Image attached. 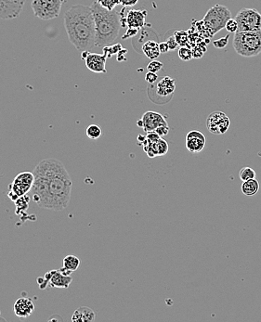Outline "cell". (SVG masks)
Masks as SVG:
<instances>
[{"instance_id": "obj_1", "label": "cell", "mask_w": 261, "mask_h": 322, "mask_svg": "<svg viewBox=\"0 0 261 322\" xmlns=\"http://www.w3.org/2000/svg\"><path fill=\"white\" fill-rule=\"evenodd\" d=\"M33 173L31 193L39 207L57 212L68 207L73 181L62 162L54 158L42 160Z\"/></svg>"}, {"instance_id": "obj_2", "label": "cell", "mask_w": 261, "mask_h": 322, "mask_svg": "<svg viewBox=\"0 0 261 322\" xmlns=\"http://www.w3.org/2000/svg\"><path fill=\"white\" fill-rule=\"evenodd\" d=\"M63 23L69 41L78 51H91L96 46L95 20L91 7H71L64 14Z\"/></svg>"}, {"instance_id": "obj_3", "label": "cell", "mask_w": 261, "mask_h": 322, "mask_svg": "<svg viewBox=\"0 0 261 322\" xmlns=\"http://www.w3.org/2000/svg\"><path fill=\"white\" fill-rule=\"evenodd\" d=\"M91 7L95 20L96 46L102 48L114 44L122 26L120 12L106 10L98 1L93 2Z\"/></svg>"}, {"instance_id": "obj_4", "label": "cell", "mask_w": 261, "mask_h": 322, "mask_svg": "<svg viewBox=\"0 0 261 322\" xmlns=\"http://www.w3.org/2000/svg\"><path fill=\"white\" fill-rule=\"evenodd\" d=\"M233 46L242 57H255L261 53V32L237 31Z\"/></svg>"}, {"instance_id": "obj_5", "label": "cell", "mask_w": 261, "mask_h": 322, "mask_svg": "<svg viewBox=\"0 0 261 322\" xmlns=\"http://www.w3.org/2000/svg\"><path fill=\"white\" fill-rule=\"evenodd\" d=\"M232 18V14L227 7L216 4L209 9L203 20L204 27L210 32L212 36L216 35L222 29L225 28L228 21Z\"/></svg>"}, {"instance_id": "obj_6", "label": "cell", "mask_w": 261, "mask_h": 322, "mask_svg": "<svg viewBox=\"0 0 261 322\" xmlns=\"http://www.w3.org/2000/svg\"><path fill=\"white\" fill-rule=\"evenodd\" d=\"M63 3L64 0H33L31 7L35 17L50 21L60 15Z\"/></svg>"}, {"instance_id": "obj_7", "label": "cell", "mask_w": 261, "mask_h": 322, "mask_svg": "<svg viewBox=\"0 0 261 322\" xmlns=\"http://www.w3.org/2000/svg\"><path fill=\"white\" fill-rule=\"evenodd\" d=\"M34 181V173L22 172L18 174L10 185V191L8 193L9 198L13 201H17L22 196H25L33 187Z\"/></svg>"}, {"instance_id": "obj_8", "label": "cell", "mask_w": 261, "mask_h": 322, "mask_svg": "<svg viewBox=\"0 0 261 322\" xmlns=\"http://www.w3.org/2000/svg\"><path fill=\"white\" fill-rule=\"evenodd\" d=\"M238 31L261 32V14L255 9H242L235 16Z\"/></svg>"}, {"instance_id": "obj_9", "label": "cell", "mask_w": 261, "mask_h": 322, "mask_svg": "<svg viewBox=\"0 0 261 322\" xmlns=\"http://www.w3.org/2000/svg\"><path fill=\"white\" fill-rule=\"evenodd\" d=\"M73 279L70 275H66L60 271H51L46 273L44 278L37 279V282L39 283L40 289H45L47 284L50 282L51 287L63 288L67 289Z\"/></svg>"}, {"instance_id": "obj_10", "label": "cell", "mask_w": 261, "mask_h": 322, "mask_svg": "<svg viewBox=\"0 0 261 322\" xmlns=\"http://www.w3.org/2000/svg\"><path fill=\"white\" fill-rule=\"evenodd\" d=\"M230 126V118L222 112H213L206 119V127L208 131L215 135L225 134Z\"/></svg>"}, {"instance_id": "obj_11", "label": "cell", "mask_w": 261, "mask_h": 322, "mask_svg": "<svg viewBox=\"0 0 261 322\" xmlns=\"http://www.w3.org/2000/svg\"><path fill=\"white\" fill-rule=\"evenodd\" d=\"M26 0H0V19L12 20L23 11Z\"/></svg>"}, {"instance_id": "obj_12", "label": "cell", "mask_w": 261, "mask_h": 322, "mask_svg": "<svg viewBox=\"0 0 261 322\" xmlns=\"http://www.w3.org/2000/svg\"><path fill=\"white\" fill-rule=\"evenodd\" d=\"M142 128L145 132H153L158 127L167 126L165 116L156 112H146L142 118Z\"/></svg>"}, {"instance_id": "obj_13", "label": "cell", "mask_w": 261, "mask_h": 322, "mask_svg": "<svg viewBox=\"0 0 261 322\" xmlns=\"http://www.w3.org/2000/svg\"><path fill=\"white\" fill-rule=\"evenodd\" d=\"M106 60L104 54L90 52L85 59L86 68L96 74H106Z\"/></svg>"}, {"instance_id": "obj_14", "label": "cell", "mask_w": 261, "mask_h": 322, "mask_svg": "<svg viewBox=\"0 0 261 322\" xmlns=\"http://www.w3.org/2000/svg\"><path fill=\"white\" fill-rule=\"evenodd\" d=\"M142 145H143V150L150 158L165 155L168 151V144L162 138H159L155 142H151L147 139H145V141L142 143Z\"/></svg>"}, {"instance_id": "obj_15", "label": "cell", "mask_w": 261, "mask_h": 322, "mask_svg": "<svg viewBox=\"0 0 261 322\" xmlns=\"http://www.w3.org/2000/svg\"><path fill=\"white\" fill-rule=\"evenodd\" d=\"M205 146V137L198 130H192L186 136V148L190 152L198 153L204 150Z\"/></svg>"}, {"instance_id": "obj_16", "label": "cell", "mask_w": 261, "mask_h": 322, "mask_svg": "<svg viewBox=\"0 0 261 322\" xmlns=\"http://www.w3.org/2000/svg\"><path fill=\"white\" fill-rule=\"evenodd\" d=\"M34 302L29 298H19L14 304V314L20 318H26L31 316L34 311Z\"/></svg>"}, {"instance_id": "obj_17", "label": "cell", "mask_w": 261, "mask_h": 322, "mask_svg": "<svg viewBox=\"0 0 261 322\" xmlns=\"http://www.w3.org/2000/svg\"><path fill=\"white\" fill-rule=\"evenodd\" d=\"M147 15L146 11L141 10H129L125 15V23L128 28L142 29L145 24V18Z\"/></svg>"}, {"instance_id": "obj_18", "label": "cell", "mask_w": 261, "mask_h": 322, "mask_svg": "<svg viewBox=\"0 0 261 322\" xmlns=\"http://www.w3.org/2000/svg\"><path fill=\"white\" fill-rule=\"evenodd\" d=\"M96 318L95 311L92 310L91 307L81 306L74 311L72 321L73 322H90L94 321Z\"/></svg>"}, {"instance_id": "obj_19", "label": "cell", "mask_w": 261, "mask_h": 322, "mask_svg": "<svg viewBox=\"0 0 261 322\" xmlns=\"http://www.w3.org/2000/svg\"><path fill=\"white\" fill-rule=\"evenodd\" d=\"M175 89H176L175 80L172 79L170 76H165L157 84V94L160 97L171 96L175 91Z\"/></svg>"}, {"instance_id": "obj_20", "label": "cell", "mask_w": 261, "mask_h": 322, "mask_svg": "<svg viewBox=\"0 0 261 322\" xmlns=\"http://www.w3.org/2000/svg\"><path fill=\"white\" fill-rule=\"evenodd\" d=\"M79 265L80 259L75 255L70 254L63 258V267L61 269V271L66 275H70L72 272L77 271Z\"/></svg>"}, {"instance_id": "obj_21", "label": "cell", "mask_w": 261, "mask_h": 322, "mask_svg": "<svg viewBox=\"0 0 261 322\" xmlns=\"http://www.w3.org/2000/svg\"><path fill=\"white\" fill-rule=\"evenodd\" d=\"M142 51L145 54L146 57L151 59V60H155L156 58H158L161 54L159 49V44L154 42V41H147L146 43H144V45L142 46Z\"/></svg>"}, {"instance_id": "obj_22", "label": "cell", "mask_w": 261, "mask_h": 322, "mask_svg": "<svg viewBox=\"0 0 261 322\" xmlns=\"http://www.w3.org/2000/svg\"><path fill=\"white\" fill-rule=\"evenodd\" d=\"M259 190V183L256 179H249L246 181H243L241 186V191L245 196H254Z\"/></svg>"}, {"instance_id": "obj_23", "label": "cell", "mask_w": 261, "mask_h": 322, "mask_svg": "<svg viewBox=\"0 0 261 322\" xmlns=\"http://www.w3.org/2000/svg\"><path fill=\"white\" fill-rule=\"evenodd\" d=\"M239 177L242 181H246L249 179H255L256 174L254 169H252L251 167H243L240 172H239Z\"/></svg>"}, {"instance_id": "obj_24", "label": "cell", "mask_w": 261, "mask_h": 322, "mask_svg": "<svg viewBox=\"0 0 261 322\" xmlns=\"http://www.w3.org/2000/svg\"><path fill=\"white\" fill-rule=\"evenodd\" d=\"M122 49H123V46L119 43L102 47L103 54L107 58L112 57V56H114V54H118Z\"/></svg>"}, {"instance_id": "obj_25", "label": "cell", "mask_w": 261, "mask_h": 322, "mask_svg": "<svg viewBox=\"0 0 261 322\" xmlns=\"http://www.w3.org/2000/svg\"><path fill=\"white\" fill-rule=\"evenodd\" d=\"M102 134V128L97 125H91L86 128V136L91 139H98L101 138Z\"/></svg>"}, {"instance_id": "obj_26", "label": "cell", "mask_w": 261, "mask_h": 322, "mask_svg": "<svg viewBox=\"0 0 261 322\" xmlns=\"http://www.w3.org/2000/svg\"><path fill=\"white\" fill-rule=\"evenodd\" d=\"M179 57L182 61H190L193 58V50L189 46H181L179 49Z\"/></svg>"}, {"instance_id": "obj_27", "label": "cell", "mask_w": 261, "mask_h": 322, "mask_svg": "<svg viewBox=\"0 0 261 322\" xmlns=\"http://www.w3.org/2000/svg\"><path fill=\"white\" fill-rule=\"evenodd\" d=\"M175 38L179 44V46H186L188 45V33L185 31H178L175 33Z\"/></svg>"}, {"instance_id": "obj_28", "label": "cell", "mask_w": 261, "mask_h": 322, "mask_svg": "<svg viewBox=\"0 0 261 322\" xmlns=\"http://www.w3.org/2000/svg\"><path fill=\"white\" fill-rule=\"evenodd\" d=\"M98 3L108 11H114V8L119 5V0H97Z\"/></svg>"}, {"instance_id": "obj_29", "label": "cell", "mask_w": 261, "mask_h": 322, "mask_svg": "<svg viewBox=\"0 0 261 322\" xmlns=\"http://www.w3.org/2000/svg\"><path fill=\"white\" fill-rule=\"evenodd\" d=\"M163 67H164L163 63L155 61V60H152V62L148 64L147 70L148 72H152V73L156 74V73H158L159 71H161Z\"/></svg>"}, {"instance_id": "obj_30", "label": "cell", "mask_w": 261, "mask_h": 322, "mask_svg": "<svg viewBox=\"0 0 261 322\" xmlns=\"http://www.w3.org/2000/svg\"><path fill=\"white\" fill-rule=\"evenodd\" d=\"M225 28H226V30H227L230 34H231V33H234V34H235V33L238 31V23H237L235 19L231 18V19L228 21L227 23H226Z\"/></svg>"}, {"instance_id": "obj_31", "label": "cell", "mask_w": 261, "mask_h": 322, "mask_svg": "<svg viewBox=\"0 0 261 322\" xmlns=\"http://www.w3.org/2000/svg\"><path fill=\"white\" fill-rule=\"evenodd\" d=\"M230 35H231L230 34H228L227 35L223 36V37L218 39V40L213 41V46H215L216 48H224L228 45V42H229V39H230Z\"/></svg>"}, {"instance_id": "obj_32", "label": "cell", "mask_w": 261, "mask_h": 322, "mask_svg": "<svg viewBox=\"0 0 261 322\" xmlns=\"http://www.w3.org/2000/svg\"><path fill=\"white\" fill-rule=\"evenodd\" d=\"M158 79V76L157 75L155 74V73H152V72H148L146 75H145V80L149 84H152L153 85V83H155L156 81Z\"/></svg>"}, {"instance_id": "obj_33", "label": "cell", "mask_w": 261, "mask_h": 322, "mask_svg": "<svg viewBox=\"0 0 261 322\" xmlns=\"http://www.w3.org/2000/svg\"><path fill=\"white\" fill-rule=\"evenodd\" d=\"M166 43H167V45H168L169 50H174V49H176L177 47L179 46V44H178V42H177L176 38H175L174 35L168 37L167 40H166Z\"/></svg>"}, {"instance_id": "obj_34", "label": "cell", "mask_w": 261, "mask_h": 322, "mask_svg": "<svg viewBox=\"0 0 261 322\" xmlns=\"http://www.w3.org/2000/svg\"><path fill=\"white\" fill-rule=\"evenodd\" d=\"M155 132L157 133L160 137H165L169 132V127H168V126H163V127H158L155 130Z\"/></svg>"}, {"instance_id": "obj_35", "label": "cell", "mask_w": 261, "mask_h": 322, "mask_svg": "<svg viewBox=\"0 0 261 322\" xmlns=\"http://www.w3.org/2000/svg\"><path fill=\"white\" fill-rule=\"evenodd\" d=\"M119 2L122 6L127 8V7L135 6L139 2V0H119Z\"/></svg>"}, {"instance_id": "obj_36", "label": "cell", "mask_w": 261, "mask_h": 322, "mask_svg": "<svg viewBox=\"0 0 261 322\" xmlns=\"http://www.w3.org/2000/svg\"><path fill=\"white\" fill-rule=\"evenodd\" d=\"M138 29L134 28H128L127 29V31H126V33H125V35H123V39H125V38H129V37H132V36H134V35H137V33H138Z\"/></svg>"}, {"instance_id": "obj_37", "label": "cell", "mask_w": 261, "mask_h": 322, "mask_svg": "<svg viewBox=\"0 0 261 322\" xmlns=\"http://www.w3.org/2000/svg\"><path fill=\"white\" fill-rule=\"evenodd\" d=\"M159 49L161 53H166L167 51H169V47L166 42H163V43H160Z\"/></svg>"}, {"instance_id": "obj_38", "label": "cell", "mask_w": 261, "mask_h": 322, "mask_svg": "<svg viewBox=\"0 0 261 322\" xmlns=\"http://www.w3.org/2000/svg\"><path fill=\"white\" fill-rule=\"evenodd\" d=\"M145 139H146V137H143L142 135H139V137H138V141H139V142H141V143L142 144L145 141Z\"/></svg>"}]
</instances>
